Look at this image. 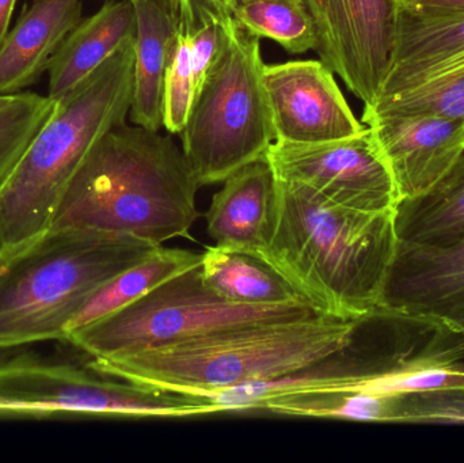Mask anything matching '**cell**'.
Returning <instances> with one entry per match:
<instances>
[{"label": "cell", "instance_id": "obj_19", "mask_svg": "<svg viewBox=\"0 0 464 463\" xmlns=\"http://www.w3.org/2000/svg\"><path fill=\"white\" fill-rule=\"evenodd\" d=\"M200 272L207 287L234 304H311L276 266L247 250L220 245L208 247Z\"/></svg>", "mask_w": 464, "mask_h": 463}, {"label": "cell", "instance_id": "obj_27", "mask_svg": "<svg viewBox=\"0 0 464 463\" xmlns=\"http://www.w3.org/2000/svg\"><path fill=\"white\" fill-rule=\"evenodd\" d=\"M15 5L16 0H0V45L10 30L11 16Z\"/></svg>", "mask_w": 464, "mask_h": 463}, {"label": "cell", "instance_id": "obj_21", "mask_svg": "<svg viewBox=\"0 0 464 463\" xmlns=\"http://www.w3.org/2000/svg\"><path fill=\"white\" fill-rule=\"evenodd\" d=\"M201 258L203 255L190 250L158 247L140 263L120 272L92 294L68 325L67 337L125 309L171 277L196 268Z\"/></svg>", "mask_w": 464, "mask_h": 463}, {"label": "cell", "instance_id": "obj_7", "mask_svg": "<svg viewBox=\"0 0 464 463\" xmlns=\"http://www.w3.org/2000/svg\"><path fill=\"white\" fill-rule=\"evenodd\" d=\"M322 314L308 304H240L207 287L200 265L171 277L109 317L67 337L90 359L136 355L206 334L256 323H292Z\"/></svg>", "mask_w": 464, "mask_h": 463}, {"label": "cell", "instance_id": "obj_11", "mask_svg": "<svg viewBox=\"0 0 464 463\" xmlns=\"http://www.w3.org/2000/svg\"><path fill=\"white\" fill-rule=\"evenodd\" d=\"M265 94L275 141L324 143L359 135V121L341 92L334 72L321 60L265 65Z\"/></svg>", "mask_w": 464, "mask_h": 463}, {"label": "cell", "instance_id": "obj_22", "mask_svg": "<svg viewBox=\"0 0 464 463\" xmlns=\"http://www.w3.org/2000/svg\"><path fill=\"white\" fill-rule=\"evenodd\" d=\"M433 116L464 122V56L432 73L424 83L378 98L362 117Z\"/></svg>", "mask_w": 464, "mask_h": 463}, {"label": "cell", "instance_id": "obj_24", "mask_svg": "<svg viewBox=\"0 0 464 463\" xmlns=\"http://www.w3.org/2000/svg\"><path fill=\"white\" fill-rule=\"evenodd\" d=\"M176 10V8H174ZM176 35L169 57L163 105V127L170 133H181L187 124L198 83L192 40L184 19L177 14Z\"/></svg>", "mask_w": 464, "mask_h": 463}, {"label": "cell", "instance_id": "obj_9", "mask_svg": "<svg viewBox=\"0 0 464 463\" xmlns=\"http://www.w3.org/2000/svg\"><path fill=\"white\" fill-rule=\"evenodd\" d=\"M267 162L281 181L299 182L327 200L364 212L395 211L400 195L370 128L324 143L275 141Z\"/></svg>", "mask_w": 464, "mask_h": 463}, {"label": "cell", "instance_id": "obj_2", "mask_svg": "<svg viewBox=\"0 0 464 463\" xmlns=\"http://www.w3.org/2000/svg\"><path fill=\"white\" fill-rule=\"evenodd\" d=\"M200 187L171 136L124 122L92 147L52 227L90 228L162 246L189 234Z\"/></svg>", "mask_w": 464, "mask_h": 463}, {"label": "cell", "instance_id": "obj_29", "mask_svg": "<svg viewBox=\"0 0 464 463\" xmlns=\"http://www.w3.org/2000/svg\"><path fill=\"white\" fill-rule=\"evenodd\" d=\"M11 355H13V350L0 351V364L5 363Z\"/></svg>", "mask_w": 464, "mask_h": 463}, {"label": "cell", "instance_id": "obj_20", "mask_svg": "<svg viewBox=\"0 0 464 463\" xmlns=\"http://www.w3.org/2000/svg\"><path fill=\"white\" fill-rule=\"evenodd\" d=\"M395 227L402 244L444 247L464 236V152L427 193L400 201Z\"/></svg>", "mask_w": 464, "mask_h": 463}, {"label": "cell", "instance_id": "obj_6", "mask_svg": "<svg viewBox=\"0 0 464 463\" xmlns=\"http://www.w3.org/2000/svg\"><path fill=\"white\" fill-rule=\"evenodd\" d=\"M259 40L231 18L225 43L179 133L182 151L201 187L223 182L265 158L275 143Z\"/></svg>", "mask_w": 464, "mask_h": 463}, {"label": "cell", "instance_id": "obj_13", "mask_svg": "<svg viewBox=\"0 0 464 463\" xmlns=\"http://www.w3.org/2000/svg\"><path fill=\"white\" fill-rule=\"evenodd\" d=\"M392 171L400 200L435 187L464 152V122L433 116L362 117Z\"/></svg>", "mask_w": 464, "mask_h": 463}, {"label": "cell", "instance_id": "obj_1", "mask_svg": "<svg viewBox=\"0 0 464 463\" xmlns=\"http://www.w3.org/2000/svg\"><path fill=\"white\" fill-rule=\"evenodd\" d=\"M395 211L337 206L277 179V217L264 257L322 314L367 321L381 309L397 255Z\"/></svg>", "mask_w": 464, "mask_h": 463}, {"label": "cell", "instance_id": "obj_4", "mask_svg": "<svg viewBox=\"0 0 464 463\" xmlns=\"http://www.w3.org/2000/svg\"><path fill=\"white\" fill-rule=\"evenodd\" d=\"M360 323L319 314L256 323L124 358L90 359L86 366L138 385L209 396L330 361L352 344Z\"/></svg>", "mask_w": 464, "mask_h": 463}, {"label": "cell", "instance_id": "obj_28", "mask_svg": "<svg viewBox=\"0 0 464 463\" xmlns=\"http://www.w3.org/2000/svg\"><path fill=\"white\" fill-rule=\"evenodd\" d=\"M15 95H0V109L5 108V105H8V103L14 100Z\"/></svg>", "mask_w": 464, "mask_h": 463}, {"label": "cell", "instance_id": "obj_8", "mask_svg": "<svg viewBox=\"0 0 464 463\" xmlns=\"http://www.w3.org/2000/svg\"><path fill=\"white\" fill-rule=\"evenodd\" d=\"M219 412L214 400L117 382L89 367L16 353L0 364V420L190 418Z\"/></svg>", "mask_w": 464, "mask_h": 463}, {"label": "cell", "instance_id": "obj_10", "mask_svg": "<svg viewBox=\"0 0 464 463\" xmlns=\"http://www.w3.org/2000/svg\"><path fill=\"white\" fill-rule=\"evenodd\" d=\"M313 51L364 105L375 102L392 64L403 0H302Z\"/></svg>", "mask_w": 464, "mask_h": 463}, {"label": "cell", "instance_id": "obj_16", "mask_svg": "<svg viewBox=\"0 0 464 463\" xmlns=\"http://www.w3.org/2000/svg\"><path fill=\"white\" fill-rule=\"evenodd\" d=\"M135 33L136 13L130 0H108L94 15L82 19L49 62L48 97H64Z\"/></svg>", "mask_w": 464, "mask_h": 463}, {"label": "cell", "instance_id": "obj_18", "mask_svg": "<svg viewBox=\"0 0 464 463\" xmlns=\"http://www.w3.org/2000/svg\"><path fill=\"white\" fill-rule=\"evenodd\" d=\"M462 56L464 14L420 16L402 10L392 64L378 98L413 89L439 68Z\"/></svg>", "mask_w": 464, "mask_h": 463}, {"label": "cell", "instance_id": "obj_26", "mask_svg": "<svg viewBox=\"0 0 464 463\" xmlns=\"http://www.w3.org/2000/svg\"><path fill=\"white\" fill-rule=\"evenodd\" d=\"M402 10L420 16L464 14V0H403Z\"/></svg>", "mask_w": 464, "mask_h": 463}, {"label": "cell", "instance_id": "obj_15", "mask_svg": "<svg viewBox=\"0 0 464 463\" xmlns=\"http://www.w3.org/2000/svg\"><path fill=\"white\" fill-rule=\"evenodd\" d=\"M81 0H33L0 45V95L40 81L71 30L82 21Z\"/></svg>", "mask_w": 464, "mask_h": 463}, {"label": "cell", "instance_id": "obj_5", "mask_svg": "<svg viewBox=\"0 0 464 463\" xmlns=\"http://www.w3.org/2000/svg\"><path fill=\"white\" fill-rule=\"evenodd\" d=\"M160 246L90 228L52 227L0 256V351L67 339L101 285Z\"/></svg>", "mask_w": 464, "mask_h": 463}, {"label": "cell", "instance_id": "obj_12", "mask_svg": "<svg viewBox=\"0 0 464 463\" xmlns=\"http://www.w3.org/2000/svg\"><path fill=\"white\" fill-rule=\"evenodd\" d=\"M379 314L427 321L464 336V236L444 247L400 242Z\"/></svg>", "mask_w": 464, "mask_h": 463}, {"label": "cell", "instance_id": "obj_17", "mask_svg": "<svg viewBox=\"0 0 464 463\" xmlns=\"http://www.w3.org/2000/svg\"><path fill=\"white\" fill-rule=\"evenodd\" d=\"M136 13L130 121L150 130L163 127L166 72L176 35L173 0H130Z\"/></svg>", "mask_w": 464, "mask_h": 463}, {"label": "cell", "instance_id": "obj_23", "mask_svg": "<svg viewBox=\"0 0 464 463\" xmlns=\"http://www.w3.org/2000/svg\"><path fill=\"white\" fill-rule=\"evenodd\" d=\"M232 18L294 54L313 51L315 30L302 0H227Z\"/></svg>", "mask_w": 464, "mask_h": 463}, {"label": "cell", "instance_id": "obj_14", "mask_svg": "<svg viewBox=\"0 0 464 463\" xmlns=\"http://www.w3.org/2000/svg\"><path fill=\"white\" fill-rule=\"evenodd\" d=\"M277 217V178L266 158L232 173L212 198L207 228L217 245L262 256L269 249Z\"/></svg>", "mask_w": 464, "mask_h": 463}, {"label": "cell", "instance_id": "obj_25", "mask_svg": "<svg viewBox=\"0 0 464 463\" xmlns=\"http://www.w3.org/2000/svg\"><path fill=\"white\" fill-rule=\"evenodd\" d=\"M53 108L48 95L22 92L0 109V185Z\"/></svg>", "mask_w": 464, "mask_h": 463}, {"label": "cell", "instance_id": "obj_3", "mask_svg": "<svg viewBox=\"0 0 464 463\" xmlns=\"http://www.w3.org/2000/svg\"><path fill=\"white\" fill-rule=\"evenodd\" d=\"M135 35L68 94L33 136L0 185V255L51 230L76 171L132 105Z\"/></svg>", "mask_w": 464, "mask_h": 463}]
</instances>
